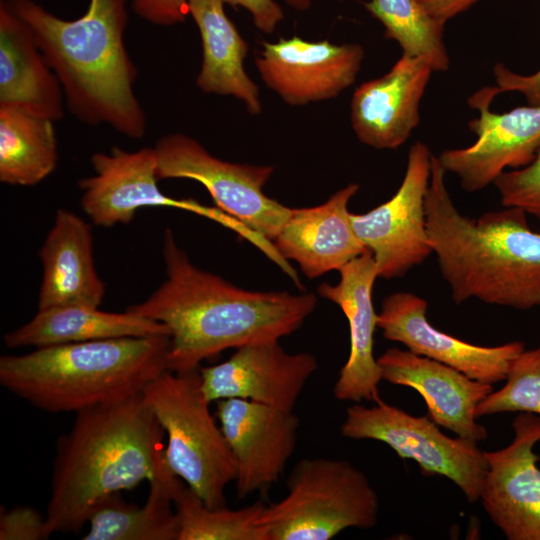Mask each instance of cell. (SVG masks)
<instances>
[{
    "label": "cell",
    "instance_id": "cell-1",
    "mask_svg": "<svg viewBox=\"0 0 540 540\" xmlns=\"http://www.w3.org/2000/svg\"><path fill=\"white\" fill-rule=\"evenodd\" d=\"M166 279L147 299L127 310L166 325L168 371L200 369L227 349L279 341L314 311L313 293L249 291L195 266L171 229L163 234Z\"/></svg>",
    "mask_w": 540,
    "mask_h": 540
},
{
    "label": "cell",
    "instance_id": "cell-2",
    "mask_svg": "<svg viewBox=\"0 0 540 540\" xmlns=\"http://www.w3.org/2000/svg\"><path fill=\"white\" fill-rule=\"evenodd\" d=\"M432 154L425 198L428 241L456 304L477 299L518 310L540 307V232L516 207L473 219L454 204Z\"/></svg>",
    "mask_w": 540,
    "mask_h": 540
},
{
    "label": "cell",
    "instance_id": "cell-3",
    "mask_svg": "<svg viewBox=\"0 0 540 540\" xmlns=\"http://www.w3.org/2000/svg\"><path fill=\"white\" fill-rule=\"evenodd\" d=\"M6 2L32 30L74 117L91 126L108 124L131 139L144 136L146 117L133 88L137 69L124 43L127 0H90L74 20L33 0Z\"/></svg>",
    "mask_w": 540,
    "mask_h": 540
},
{
    "label": "cell",
    "instance_id": "cell-4",
    "mask_svg": "<svg viewBox=\"0 0 540 540\" xmlns=\"http://www.w3.org/2000/svg\"><path fill=\"white\" fill-rule=\"evenodd\" d=\"M163 434L142 392L76 413L56 444L47 538L80 533L106 497L149 482L164 451Z\"/></svg>",
    "mask_w": 540,
    "mask_h": 540
},
{
    "label": "cell",
    "instance_id": "cell-5",
    "mask_svg": "<svg viewBox=\"0 0 540 540\" xmlns=\"http://www.w3.org/2000/svg\"><path fill=\"white\" fill-rule=\"evenodd\" d=\"M170 336L125 337L35 348L0 357V384L32 406L62 413L141 393L168 371Z\"/></svg>",
    "mask_w": 540,
    "mask_h": 540
},
{
    "label": "cell",
    "instance_id": "cell-6",
    "mask_svg": "<svg viewBox=\"0 0 540 540\" xmlns=\"http://www.w3.org/2000/svg\"><path fill=\"white\" fill-rule=\"evenodd\" d=\"M286 486V496L266 505L258 521L265 540H329L349 528L377 525L378 495L347 460L303 458Z\"/></svg>",
    "mask_w": 540,
    "mask_h": 540
},
{
    "label": "cell",
    "instance_id": "cell-7",
    "mask_svg": "<svg viewBox=\"0 0 540 540\" xmlns=\"http://www.w3.org/2000/svg\"><path fill=\"white\" fill-rule=\"evenodd\" d=\"M167 436L164 458L206 506H225V489L236 478V464L220 424L201 390L198 370L166 371L142 391Z\"/></svg>",
    "mask_w": 540,
    "mask_h": 540
},
{
    "label": "cell",
    "instance_id": "cell-8",
    "mask_svg": "<svg viewBox=\"0 0 540 540\" xmlns=\"http://www.w3.org/2000/svg\"><path fill=\"white\" fill-rule=\"evenodd\" d=\"M340 434L352 440L383 442L403 459L414 460L422 473L451 480L468 502L480 500L488 470L477 442L449 437L428 416H414L379 399L371 407L349 406Z\"/></svg>",
    "mask_w": 540,
    "mask_h": 540
},
{
    "label": "cell",
    "instance_id": "cell-9",
    "mask_svg": "<svg viewBox=\"0 0 540 540\" xmlns=\"http://www.w3.org/2000/svg\"><path fill=\"white\" fill-rule=\"evenodd\" d=\"M154 149L159 180L181 178L201 183L219 209L271 242L291 215L292 208L263 192L273 166L221 160L183 133L161 137Z\"/></svg>",
    "mask_w": 540,
    "mask_h": 540
},
{
    "label": "cell",
    "instance_id": "cell-10",
    "mask_svg": "<svg viewBox=\"0 0 540 540\" xmlns=\"http://www.w3.org/2000/svg\"><path fill=\"white\" fill-rule=\"evenodd\" d=\"M90 162L95 174L80 179L78 186L81 208L97 226L128 224L143 207H171L214 220L245 239L252 235L250 228L219 208L165 195L158 187L154 147L133 152L113 147L109 153H94Z\"/></svg>",
    "mask_w": 540,
    "mask_h": 540
},
{
    "label": "cell",
    "instance_id": "cell-11",
    "mask_svg": "<svg viewBox=\"0 0 540 540\" xmlns=\"http://www.w3.org/2000/svg\"><path fill=\"white\" fill-rule=\"evenodd\" d=\"M432 154L425 143L416 141L396 193L366 213L350 214L357 236L374 257L378 278H401L433 254L425 211Z\"/></svg>",
    "mask_w": 540,
    "mask_h": 540
},
{
    "label": "cell",
    "instance_id": "cell-12",
    "mask_svg": "<svg viewBox=\"0 0 540 540\" xmlns=\"http://www.w3.org/2000/svg\"><path fill=\"white\" fill-rule=\"evenodd\" d=\"M496 96L494 86H485L468 98L470 107L478 111V117L468 123L476 141L437 156L444 170L456 175L467 192L483 190L507 168L528 165L540 150V105L496 113L490 109Z\"/></svg>",
    "mask_w": 540,
    "mask_h": 540
},
{
    "label": "cell",
    "instance_id": "cell-13",
    "mask_svg": "<svg viewBox=\"0 0 540 540\" xmlns=\"http://www.w3.org/2000/svg\"><path fill=\"white\" fill-rule=\"evenodd\" d=\"M514 438L504 448L484 452L488 470L480 501L508 540H540V416L520 412Z\"/></svg>",
    "mask_w": 540,
    "mask_h": 540
},
{
    "label": "cell",
    "instance_id": "cell-14",
    "mask_svg": "<svg viewBox=\"0 0 540 540\" xmlns=\"http://www.w3.org/2000/svg\"><path fill=\"white\" fill-rule=\"evenodd\" d=\"M216 415L236 464L237 497L277 482L296 448L300 421L294 411L227 398L216 402Z\"/></svg>",
    "mask_w": 540,
    "mask_h": 540
},
{
    "label": "cell",
    "instance_id": "cell-15",
    "mask_svg": "<svg viewBox=\"0 0 540 540\" xmlns=\"http://www.w3.org/2000/svg\"><path fill=\"white\" fill-rule=\"evenodd\" d=\"M364 59L360 44L306 41L294 36L264 42L256 67L265 85L289 105L329 100L356 80Z\"/></svg>",
    "mask_w": 540,
    "mask_h": 540
},
{
    "label": "cell",
    "instance_id": "cell-16",
    "mask_svg": "<svg viewBox=\"0 0 540 540\" xmlns=\"http://www.w3.org/2000/svg\"><path fill=\"white\" fill-rule=\"evenodd\" d=\"M427 308V301L414 293H392L381 303L377 326L384 338L403 344L412 353L492 385L506 379L510 365L525 350L521 341L482 346L442 332L429 323Z\"/></svg>",
    "mask_w": 540,
    "mask_h": 540
},
{
    "label": "cell",
    "instance_id": "cell-17",
    "mask_svg": "<svg viewBox=\"0 0 540 540\" xmlns=\"http://www.w3.org/2000/svg\"><path fill=\"white\" fill-rule=\"evenodd\" d=\"M317 367L312 354L288 353L279 341L252 344L224 362L200 367L201 390L209 403L239 398L293 411Z\"/></svg>",
    "mask_w": 540,
    "mask_h": 540
},
{
    "label": "cell",
    "instance_id": "cell-18",
    "mask_svg": "<svg viewBox=\"0 0 540 540\" xmlns=\"http://www.w3.org/2000/svg\"><path fill=\"white\" fill-rule=\"evenodd\" d=\"M382 380L417 391L424 399L428 417L457 436L484 441L487 430L477 422L476 409L492 391L484 383L459 370L396 347L377 358Z\"/></svg>",
    "mask_w": 540,
    "mask_h": 540
},
{
    "label": "cell",
    "instance_id": "cell-19",
    "mask_svg": "<svg viewBox=\"0 0 540 540\" xmlns=\"http://www.w3.org/2000/svg\"><path fill=\"white\" fill-rule=\"evenodd\" d=\"M339 274L338 283L324 282L318 287V294L337 304L349 325V356L339 372L333 395L339 401L376 402L380 399L382 376L374 357L378 313L373 306L372 291L378 274L371 251L366 250L344 265Z\"/></svg>",
    "mask_w": 540,
    "mask_h": 540
},
{
    "label": "cell",
    "instance_id": "cell-20",
    "mask_svg": "<svg viewBox=\"0 0 540 540\" xmlns=\"http://www.w3.org/2000/svg\"><path fill=\"white\" fill-rule=\"evenodd\" d=\"M434 71L423 59L403 55L384 75L362 83L351 100L357 138L375 149H396L420 121V103Z\"/></svg>",
    "mask_w": 540,
    "mask_h": 540
},
{
    "label": "cell",
    "instance_id": "cell-21",
    "mask_svg": "<svg viewBox=\"0 0 540 540\" xmlns=\"http://www.w3.org/2000/svg\"><path fill=\"white\" fill-rule=\"evenodd\" d=\"M358 190V184L350 183L321 205L292 208L273 244L286 260L295 261L306 277L339 271L368 250L357 236L348 210Z\"/></svg>",
    "mask_w": 540,
    "mask_h": 540
},
{
    "label": "cell",
    "instance_id": "cell-22",
    "mask_svg": "<svg viewBox=\"0 0 540 540\" xmlns=\"http://www.w3.org/2000/svg\"><path fill=\"white\" fill-rule=\"evenodd\" d=\"M42 282L38 310L82 305L99 307L105 284L93 258L90 225L72 211L59 208L40 250Z\"/></svg>",
    "mask_w": 540,
    "mask_h": 540
},
{
    "label": "cell",
    "instance_id": "cell-23",
    "mask_svg": "<svg viewBox=\"0 0 540 540\" xmlns=\"http://www.w3.org/2000/svg\"><path fill=\"white\" fill-rule=\"evenodd\" d=\"M62 86L30 27L0 3V106L57 121L64 115Z\"/></svg>",
    "mask_w": 540,
    "mask_h": 540
},
{
    "label": "cell",
    "instance_id": "cell-24",
    "mask_svg": "<svg viewBox=\"0 0 540 540\" xmlns=\"http://www.w3.org/2000/svg\"><path fill=\"white\" fill-rule=\"evenodd\" d=\"M170 336L166 325L126 309L114 313L99 307L67 305L38 310L24 325L3 336L9 348L45 347L125 337Z\"/></svg>",
    "mask_w": 540,
    "mask_h": 540
},
{
    "label": "cell",
    "instance_id": "cell-25",
    "mask_svg": "<svg viewBox=\"0 0 540 540\" xmlns=\"http://www.w3.org/2000/svg\"><path fill=\"white\" fill-rule=\"evenodd\" d=\"M200 32L202 65L196 85L205 93L230 95L252 115L262 111L257 85L244 69L248 44L226 16L221 0H187Z\"/></svg>",
    "mask_w": 540,
    "mask_h": 540
},
{
    "label": "cell",
    "instance_id": "cell-26",
    "mask_svg": "<svg viewBox=\"0 0 540 540\" xmlns=\"http://www.w3.org/2000/svg\"><path fill=\"white\" fill-rule=\"evenodd\" d=\"M180 478L167 465L164 451L157 460L143 506L127 503L114 493L102 500L89 517L83 540H178L180 521L173 488Z\"/></svg>",
    "mask_w": 540,
    "mask_h": 540
},
{
    "label": "cell",
    "instance_id": "cell-27",
    "mask_svg": "<svg viewBox=\"0 0 540 540\" xmlns=\"http://www.w3.org/2000/svg\"><path fill=\"white\" fill-rule=\"evenodd\" d=\"M54 121L11 106H0V181L34 186L57 167Z\"/></svg>",
    "mask_w": 540,
    "mask_h": 540
},
{
    "label": "cell",
    "instance_id": "cell-28",
    "mask_svg": "<svg viewBox=\"0 0 540 540\" xmlns=\"http://www.w3.org/2000/svg\"><path fill=\"white\" fill-rule=\"evenodd\" d=\"M366 10L385 28V36L396 41L403 55L425 60L434 72L450 67L444 42L445 22L431 15L419 0H368Z\"/></svg>",
    "mask_w": 540,
    "mask_h": 540
},
{
    "label": "cell",
    "instance_id": "cell-29",
    "mask_svg": "<svg viewBox=\"0 0 540 540\" xmlns=\"http://www.w3.org/2000/svg\"><path fill=\"white\" fill-rule=\"evenodd\" d=\"M173 503L180 521L178 540H265L258 525L266 507L262 501L234 510L211 508L179 479Z\"/></svg>",
    "mask_w": 540,
    "mask_h": 540
},
{
    "label": "cell",
    "instance_id": "cell-30",
    "mask_svg": "<svg viewBox=\"0 0 540 540\" xmlns=\"http://www.w3.org/2000/svg\"><path fill=\"white\" fill-rule=\"evenodd\" d=\"M505 385L492 391L477 406V419L502 412L540 416V345L522 351L508 370Z\"/></svg>",
    "mask_w": 540,
    "mask_h": 540
},
{
    "label": "cell",
    "instance_id": "cell-31",
    "mask_svg": "<svg viewBox=\"0 0 540 540\" xmlns=\"http://www.w3.org/2000/svg\"><path fill=\"white\" fill-rule=\"evenodd\" d=\"M493 184L504 207L520 208L540 222V150L528 165L504 171Z\"/></svg>",
    "mask_w": 540,
    "mask_h": 540
},
{
    "label": "cell",
    "instance_id": "cell-32",
    "mask_svg": "<svg viewBox=\"0 0 540 540\" xmlns=\"http://www.w3.org/2000/svg\"><path fill=\"white\" fill-rule=\"evenodd\" d=\"M47 539L45 517L28 506L4 510L0 515V540Z\"/></svg>",
    "mask_w": 540,
    "mask_h": 540
},
{
    "label": "cell",
    "instance_id": "cell-33",
    "mask_svg": "<svg viewBox=\"0 0 540 540\" xmlns=\"http://www.w3.org/2000/svg\"><path fill=\"white\" fill-rule=\"evenodd\" d=\"M493 74L497 95L517 92L525 97L528 105H540V68L533 74L523 75L510 70L502 63H497L493 68Z\"/></svg>",
    "mask_w": 540,
    "mask_h": 540
},
{
    "label": "cell",
    "instance_id": "cell-34",
    "mask_svg": "<svg viewBox=\"0 0 540 540\" xmlns=\"http://www.w3.org/2000/svg\"><path fill=\"white\" fill-rule=\"evenodd\" d=\"M132 8L144 20L162 26L183 22L189 15L187 0H132Z\"/></svg>",
    "mask_w": 540,
    "mask_h": 540
},
{
    "label": "cell",
    "instance_id": "cell-35",
    "mask_svg": "<svg viewBox=\"0 0 540 540\" xmlns=\"http://www.w3.org/2000/svg\"><path fill=\"white\" fill-rule=\"evenodd\" d=\"M224 4L240 6L246 9L255 26L265 32L272 33L284 19L282 8L275 0H221Z\"/></svg>",
    "mask_w": 540,
    "mask_h": 540
},
{
    "label": "cell",
    "instance_id": "cell-36",
    "mask_svg": "<svg viewBox=\"0 0 540 540\" xmlns=\"http://www.w3.org/2000/svg\"><path fill=\"white\" fill-rule=\"evenodd\" d=\"M426 10L437 19L447 22L466 11L480 0H419Z\"/></svg>",
    "mask_w": 540,
    "mask_h": 540
},
{
    "label": "cell",
    "instance_id": "cell-37",
    "mask_svg": "<svg viewBox=\"0 0 540 540\" xmlns=\"http://www.w3.org/2000/svg\"><path fill=\"white\" fill-rule=\"evenodd\" d=\"M290 7L298 10L305 11L309 9L312 4V0H284Z\"/></svg>",
    "mask_w": 540,
    "mask_h": 540
}]
</instances>
